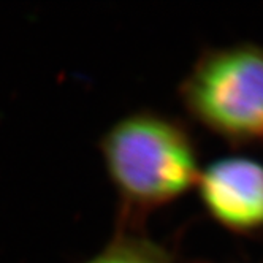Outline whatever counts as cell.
Wrapping results in <instances>:
<instances>
[{
    "mask_svg": "<svg viewBox=\"0 0 263 263\" xmlns=\"http://www.w3.org/2000/svg\"><path fill=\"white\" fill-rule=\"evenodd\" d=\"M81 263H178L162 244L140 230H116L105 246Z\"/></svg>",
    "mask_w": 263,
    "mask_h": 263,
    "instance_id": "obj_4",
    "label": "cell"
},
{
    "mask_svg": "<svg viewBox=\"0 0 263 263\" xmlns=\"http://www.w3.org/2000/svg\"><path fill=\"white\" fill-rule=\"evenodd\" d=\"M189 116L233 146L263 147V48L238 43L204 51L181 83Z\"/></svg>",
    "mask_w": 263,
    "mask_h": 263,
    "instance_id": "obj_2",
    "label": "cell"
},
{
    "mask_svg": "<svg viewBox=\"0 0 263 263\" xmlns=\"http://www.w3.org/2000/svg\"><path fill=\"white\" fill-rule=\"evenodd\" d=\"M99 151L118 195V230H140L144 217L195 187L201 172L189 130L154 109L116 119L102 134Z\"/></svg>",
    "mask_w": 263,
    "mask_h": 263,
    "instance_id": "obj_1",
    "label": "cell"
},
{
    "mask_svg": "<svg viewBox=\"0 0 263 263\" xmlns=\"http://www.w3.org/2000/svg\"><path fill=\"white\" fill-rule=\"evenodd\" d=\"M197 189L206 213L236 235L263 232V163L244 156L222 157L200 172Z\"/></svg>",
    "mask_w": 263,
    "mask_h": 263,
    "instance_id": "obj_3",
    "label": "cell"
}]
</instances>
